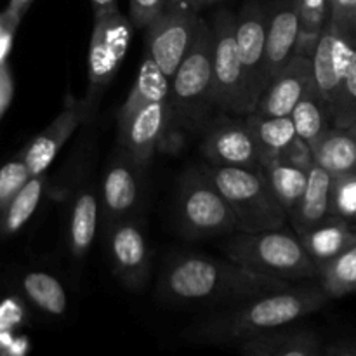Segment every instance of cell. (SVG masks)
Returning <instances> with one entry per match:
<instances>
[{
	"label": "cell",
	"mask_w": 356,
	"mask_h": 356,
	"mask_svg": "<svg viewBox=\"0 0 356 356\" xmlns=\"http://www.w3.org/2000/svg\"><path fill=\"white\" fill-rule=\"evenodd\" d=\"M329 298L318 284L285 287L232 305L226 312L202 320L186 332V339L200 344H238L249 337L291 325L318 312Z\"/></svg>",
	"instance_id": "7a4b0ae2"
},
{
	"label": "cell",
	"mask_w": 356,
	"mask_h": 356,
	"mask_svg": "<svg viewBox=\"0 0 356 356\" xmlns=\"http://www.w3.org/2000/svg\"><path fill=\"white\" fill-rule=\"evenodd\" d=\"M313 86L329 108L332 127L356 124V35L325 23L312 52Z\"/></svg>",
	"instance_id": "277c9868"
},
{
	"label": "cell",
	"mask_w": 356,
	"mask_h": 356,
	"mask_svg": "<svg viewBox=\"0 0 356 356\" xmlns=\"http://www.w3.org/2000/svg\"><path fill=\"white\" fill-rule=\"evenodd\" d=\"M299 40V16L294 0H275L268 9L264 38L263 76L264 87L296 54Z\"/></svg>",
	"instance_id": "2e32d148"
},
{
	"label": "cell",
	"mask_w": 356,
	"mask_h": 356,
	"mask_svg": "<svg viewBox=\"0 0 356 356\" xmlns=\"http://www.w3.org/2000/svg\"><path fill=\"white\" fill-rule=\"evenodd\" d=\"M245 125L256 143L261 167L277 162L282 149L296 136L291 117H261V115L249 113Z\"/></svg>",
	"instance_id": "603a6c76"
},
{
	"label": "cell",
	"mask_w": 356,
	"mask_h": 356,
	"mask_svg": "<svg viewBox=\"0 0 356 356\" xmlns=\"http://www.w3.org/2000/svg\"><path fill=\"white\" fill-rule=\"evenodd\" d=\"M322 356H356L355 344L351 341H337L327 348Z\"/></svg>",
	"instance_id": "60d3db41"
},
{
	"label": "cell",
	"mask_w": 356,
	"mask_h": 356,
	"mask_svg": "<svg viewBox=\"0 0 356 356\" xmlns=\"http://www.w3.org/2000/svg\"><path fill=\"white\" fill-rule=\"evenodd\" d=\"M242 356H322L318 336L308 329H275L240 341Z\"/></svg>",
	"instance_id": "d6986e66"
},
{
	"label": "cell",
	"mask_w": 356,
	"mask_h": 356,
	"mask_svg": "<svg viewBox=\"0 0 356 356\" xmlns=\"http://www.w3.org/2000/svg\"><path fill=\"white\" fill-rule=\"evenodd\" d=\"M329 26L356 35V0H327Z\"/></svg>",
	"instance_id": "836d02e7"
},
{
	"label": "cell",
	"mask_w": 356,
	"mask_h": 356,
	"mask_svg": "<svg viewBox=\"0 0 356 356\" xmlns=\"http://www.w3.org/2000/svg\"><path fill=\"white\" fill-rule=\"evenodd\" d=\"M118 134L124 153L146 165L159 149L169 145V99L143 104L118 120Z\"/></svg>",
	"instance_id": "4fadbf2b"
},
{
	"label": "cell",
	"mask_w": 356,
	"mask_h": 356,
	"mask_svg": "<svg viewBox=\"0 0 356 356\" xmlns=\"http://www.w3.org/2000/svg\"><path fill=\"white\" fill-rule=\"evenodd\" d=\"M261 170H263L264 179H266L270 190L273 191L278 204L284 207L285 214H289L305 191L308 172L282 162L266 163L261 167Z\"/></svg>",
	"instance_id": "f546056e"
},
{
	"label": "cell",
	"mask_w": 356,
	"mask_h": 356,
	"mask_svg": "<svg viewBox=\"0 0 356 356\" xmlns=\"http://www.w3.org/2000/svg\"><path fill=\"white\" fill-rule=\"evenodd\" d=\"M320 287L329 299L350 296L356 289V247L318 266Z\"/></svg>",
	"instance_id": "f1b7e54d"
},
{
	"label": "cell",
	"mask_w": 356,
	"mask_h": 356,
	"mask_svg": "<svg viewBox=\"0 0 356 356\" xmlns=\"http://www.w3.org/2000/svg\"><path fill=\"white\" fill-rule=\"evenodd\" d=\"M299 16V40L296 54L309 56L327 21V0H294Z\"/></svg>",
	"instance_id": "4dcf8cb0"
},
{
	"label": "cell",
	"mask_w": 356,
	"mask_h": 356,
	"mask_svg": "<svg viewBox=\"0 0 356 356\" xmlns=\"http://www.w3.org/2000/svg\"><path fill=\"white\" fill-rule=\"evenodd\" d=\"M169 0H129V21L138 28H146L167 6Z\"/></svg>",
	"instance_id": "d590c367"
},
{
	"label": "cell",
	"mask_w": 356,
	"mask_h": 356,
	"mask_svg": "<svg viewBox=\"0 0 356 356\" xmlns=\"http://www.w3.org/2000/svg\"><path fill=\"white\" fill-rule=\"evenodd\" d=\"M108 256L118 280L132 292H141L152 275V250L134 218L118 219L108 226Z\"/></svg>",
	"instance_id": "8fae6325"
},
{
	"label": "cell",
	"mask_w": 356,
	"mask_h": 356,
	"mask_svg": "<svg viewBox=\"0 0 356 356\" xmlns=\"http://www.w3.org/2000/svg\"><path fill=\"white\" fill-rule=\"evenodd\" d=\"M277 162L287 163V165L296 167V169H301L308 172L313 165H315V160H313L312 146L305 141V139L294 136L292 141L285 146L284 149L278 155Z\"/></svg>",
	"instance_id": "e575fe53"
},
{
	"label": "cell",
	"mask_w": 356,
	"mask_h": 356,
	"mask_svg": "<svg viewBox=\"0 0 356 356\" xmlns=\"http://www.w3.org/2000/svg\"><path fill=\"white\" fill-rule=\"evenodd\" d=\"M21 23V17L9 10H0V63H6L14 44V35Z\"/></svg>",
	"instance_id": "74e56055"
},
{
	"label": "cell",
	"mask_w": 356,
	"mask_h": 356,
	"mask_svg": "<svg viewBox=\"0 0 356 356\" xmlns=\"http://www.w3.org/2000/svg\"><path fill=\"white\" fill-rule=\"evenodd\" d=\"M299 242L318 270L323 263L356 247V235L351 221L337 216H327L318 225L299 236Z\"/></svg>",
	"instance_id": "ffe728a7"
},
{
	"label": "cell",
	"mask_w": 356,
	"mask_h": 356,
	"mask_svg": "<svg viewBox=\"0 0 356 356\" xmlns=\"http://www.w3.org/2000/svg\"><path fill=\"white\" fill-rule=\"evenodd\" d=\"M92 3V10H94V17L103 16V14L113 13L117 10V0H90Z\"/></svg>",
	"instance_id": "b9f144b4"
},
{
	"label": "cell",
	"mask_w": 356,
	"mask_h": 356,
	"mask_svg": "<svg viewBox=\"0 0 356 356\" xmlns=\"http://www.w3.org/2000/svg\"><path fill=\"white\" fill-rule=\"evenodd\" d=\"M177 226L190 240L214 238L236 232V219L232 207L204 169H188L181 177Z\"/></svg>",
	"instance_id": "52a82bcc"
},
{
	"label": "cell",
	"mask_w": 356,
	"mask_h": 356,
	"mask_svg": "<svg viewBox=\"0 0 356 356\" xmlns=\"http://www.w3.org/2000/svg\"><path fill=\"white\" fill-rule=\"evenodd\" d=\"M312 82V58L294 54L280 72L271 76L250 113L261 117H289Z\"/></svg>",
	"instance_id": "5bb4252c"
},
{
	"label": "cell",
	"mask_w": 356,
	"mask_h": 356,
	"mask_svg": "<svg viewBox=\"0 0 356 356\" xmlns=\"http://www.w3.org/2000/svg\"><path fill=\"white\" fill-rule=\"evenodd\" d=\"M285 287L289 282L240 266L228 257L183 254L160 273L156 298L170 306L235 305Z\"/></svg>",
	"instance_id": "6da1fadb"
},
{
	"label": "cell",
	"mask_w": 356,
	"mask_h": 356,
	"mask_svg": "<svg viewBox=\"0 0 356 356\" xmlns=\"http://www.w3.org/2000/svg\"><path fill=\"white\" fill-rule=\"evenodd\" d=\"M14 336H16V334H14L13 330H0V355L9 348V344L13 343Z\"/></svg>",
	"instance_id": "ee69618b"
},
{
	"label": "cell",
	"mask_w": 356,
	"mask_h": 356,
	"mask_svg": "<svg viewBox=\"0 0 356 356\" xmlns=\"http://www.w3.org/2000/svg\"><path fill=\"white\" fill-rule=\"evenodd\" d=\"M291 120L294 125L296 136L305 139L309 146L320 138L325 131L332 127L329 108L325 106L320 96L316 94L315 86L308 87L305 96L298 101L294 110L291 111Z\"/></svg>",
	"instance_id": "484cf974"
},
{
	"label": "cell",
	"mask_w": 356,
	"mask_h": 356,
	"mask_svg": "<svg viewBox=\"0 0 356 356\" xmlns=\"http://www.w3.org/2000/svg\"><path fill=\"white\" fill-rule=\"evenodd\" d=\"M222 252L240 266L285 282L318 277L298 236L284 229L240 233L222 245Z\"/></svg>",
	"instance_id": "8992f818"
},
{
	"label": "cell",
	"mask_w": 356,
	"mask_h": 356,
	"mask_svg": "<svg viewBox=\"0 0 356 356\" xmlns=\"http://www.w3.org/2000/svg\"><path fill=\"white\" fill-rule=\"evenodd\" d=\"M87 118H89V115H87L86 108L82 106V101H76L72 96L66 97L61 113L44 131L38 132L33 141L19 155L31 177L44 174L47 170V167L54 162L56 155L65 146L70 136Z\"/></svg>",
	"instance_id": "9a60e30c"
},
{
	"label": "cell",
	"mask_w": 356,
	"mask_h": 356,
	"mask_svg": "<svg viewBox=\"0 0 356 356\" xmlns=\"http://www.w3.org/2000/svg\"><path fill=\"white\" fill-rule=\"evenodd\" d=\"M313 160L329 174L351 172L356 169L355 129L330 127L312 145Z\"/></svg>",
	"instance_id": "7402d4cb"
},
{
	"label": "cell",
	"mask_w": 356,
	"mask_h": 356,
	"mask_svg": "<svg viewBox=\"0 0 356 356\" xmlns=\"http://www.w3.org/2000/svg\"><path fill=\"white\" fill-rule=\"evenodd\" d=\"M26 165L21 160V156L10 160L6 165L0 167V212L7 207L10 200L16 197L17 191L26 184L30 179Z\"/></svg>",
	"instance_id": "d6a6232c"
},
{
	"label": "cell",
	"mask_w": 356,
	"mask_h": 356,
	"mask_svg": "<svg viewBox=\"0 0 356 356\" xmlns=\"http://www.w3.org/2000/svg\"><path fill=\"white\" fill-rule=\"evenodd\" d=\"M212 35V94L216 108L249 115L245 76L235 40V14L221 9L209 24Z\"/></svg>",
	"instance_id": "9c48e42d"
},
{
	"label": "cell",
	"mask_w": 356,
	"mask_h": 356,
	"mask_svg": "<svg viewBox=\"0 0 356 356\" xmlns=\"http://www.w3.org/2000/svg\"><path fill=\"white\" fill-rule=\"evenodd\" d=\"M14 96V82L10 75L9 63H0V118L9 108L10 101Z\"/></svg>",
	"instance_id": "f35d334b"
},
{
	"label": "cell",
	"mask_w": 356,
	"mask_h": 356,
	"mask_svg": "<svg viewBox=\"0 0 356 356\" xmlns=\"http://www.w3.org/2000/svg\"><path fill=\"white\" fill-rule=\"evenodd\" d=\"M183 2H186L191 9H195L200 13V9H204L205 6H211V3L218 2V0H183Z\"/></svg>",
	"instance_id": "f6af8a7d"
},
{
	"label": "cell",
	"mask_w": 356,
	"mask_h": 356,
	"mask_svg": "<svg viewBox=\"0 0 356 356\" xmlns=\"http://www.w3.org/2000/svg\"><path fill=\"white\" fill-rule=\"evenodd\" d=\"M200 14L183 0H169L146 26V52L155 65L172 76L200 26Z\"/></svg>",
	"instance_id": "30bf717a"
},
{
	"label": "cell",
	"mask_w": 356,
	"mask_h": 356,
	"mask_svg": "<svg viewBox=\"0 0 356 356\" xmlns=\"http://www.w3.org/2000/svg\"><path fill=\"white\" fill-rule=\"evenodd\" d=\"M356 214V172L332 176L329 193V216L353 221Z\"/></svg>",
	"instance_id": "1f68e13d"
},
{
	"label": "cell",
	"mask_w": 356,
	"mask_h": 356,
	"mask_svg": "<svg viewBox=\"0 0 356 356\" xmlns=\"http://www.w3.org/2000/svg\"><path fill=\"white\" fill-rule=\"evenodd\" d=\"M45 172L30 177L23 188L16 193V197L7 204V207L0 212V235H16L33 216L40 204L42 193L45 188Z\"/></svg>",
	"instance_id": "4316f807"
},
{
	"label": "cell",
	"mask_w": 356,
	"mask_h": 356,
	"mask_svg": "<svg viewBox=\"0 0 356 356\" xmlns=\"http://www.w3.org/2000/svg\"><path fill=\"white\" fill-rule=\"evenodd\" d=\"M204 172L232 207L236 232L259 233L284 228L287 214L268 186L263 170L209 163Z\"/></svg>",
	"instance_id": "5b68a950"
},
{
	"label": "cell",
	"mask_w": 356,
	"mask_h": 356,
	"mask_svg": "<svg viewBox=\"0 0 356 356\" xmlns=\"http://www.w3.org/2000/svg\"><path fill=\"white\" fill-rule=\"evenodd\" d=\"M31 3H33V0H9V3H7L6 9L23 19V16L26 14L28 7H30Z\"/></svg>",
	"instance_id": "7bdbcfd3"
},
{
	"label": "cell",
	"mask_w": 356,
	"mask_h": 356,
	"mask_svg": "<svg viewBox=\"0 0 356 356\" xmlns=\"http://www.w3.org/2000/svg\"><path fill=\"white\" fill-rule=\"evenodd\" d=\"M169 76L155 65V61L148 54H145L138 79H136L127 99H125L120 111H118V120H124L125 117L134 113L143 104L169 99Z\"/></svg>",
	"instance_id": "d4e9b609"
},
{
	"label": "cell",
	"mask_w": 356,
	"mask_h": 356,
	"mask_svg": "<svg viewBox=\"0 0 356 356\" xmlns=\"http://www.w3.org/2000/svg\"><path fill=\"white\" fill-rule=\"evenodd\" d=\"M26 306L16 296L0 301V330H16L26 323Z\"/></svg>",
	"instance_id": "8d00e7d4"
},
{
	"label": "cell",
	"mask_w": 356,
	"mask_h": 356,
	"mask_svg": "<svg viewBox=\"0 0 356 356\" xmlns=\"http://www.w3.org/2000/svg\"><path fill=\"white\" fill-rule=\"evenodd\" d=\"M216 108L212 94V35L209 23L200 21L190 49L170 76L169 145H181V131L202 127Z\"/></svg>",
	"instance_id": "3957f363"
},
{
	"label": "cell",
	"mask_w": 356,
	"mask_h": 356,
	"mask_svg": "<svg viewBox=\"0 0 356 356\" xmlns=\"http://www.w3.org/2000/svg\"><path fill=\"white\" fill-rule=\"evenodd\" d=\"M330 181H332V174L323 170L316 163L308 170L305 191L287 214L299 236L305 235L308 229H312L329 216Z\"/></svg>",
	"instance_id": "44dd1931"
},
{
	"label": "cell",
	"mask_w": 356,
	"mask_h": 356,
	"mask_svg": "<svg viewBox=\"0 0 356 356\" xmlns=\"http://www.w3.org/2000/svg\"><path fill=\"white\" fill-rule=\"evenodd\" d=\"M268 7L250 0L235 16V40L245 76V94L250 111L264 90L263 59L266 38Z\"/></svg>",
	"instance_id": "7c38bea8"
},
{
	"label": "cell",
	"mask_w": 356,
	"mask_h": 356,
	"mask_svg": "<svg viewBox=\"0 0 356 356\" xmlns=\"http://www.w3.org/2000/svg\"><path fill=\"white\" fill-rule=\"evenodd\" d=\"M30 353V339L26 336H14L13 343L0 356H28Z\"/></svg>",
	"instance_id": "ab89813d"
},
{
	"label": "cell",
	"mask_w": 356,
	"mask_h": 356,
	"mask_svg": "<svg viewBox=\"0 0 356 356\" xmlns=\"http://www.w3.org/2000/svg\"><path fill=\"white\" fill-rule=\"evenodd\" d=\"M132 37V24L120 10L94 17L92 37L87 61V92L82 101L87 115L96 106L97 99L115 79L124 63Z\"/></svg>",
	"instance_id": "ba28073f"
},
{
	"label": "cell",
	"mask_w": 356,
	"mask_h": 356,
	"mask_svg": "<svg viewBox=\"0 0 356 356\" xmlns=\"http://www.w3.org/2000/svg\"><path fill=\"white\" fill-rule=\"evenodd\" d=\"M24 296L33 306L40 312L52 316H61L68 308V298H66L65 287L52 275L44 271H31L24 275L21 282Z\"/></svg>",
	"instance_id": "83f0119b"
},
{
	"label": "cell",
	"mask_w": 356,
	"mask_h": 356,
	"mask_svg": "<svg viewBox=\"0 0 356 356\" xmlns=\"http://www.w3.org/2000/svg\"><path fill=\"white\" fill-rule=\"evenodd\" d=\"M97 214L99 202L94 190L80 191L73 200L68 229L70 252L75 259H83L92 245L97 228Z\"/></svg>",
	"instance_id": "cb8c5ba5"
},
{
	"label": "cell",
	"mask_w": 356,
	"mask_h": 356,
	"mask_svg": "<svg viewBox=\"0 0 356 356\" xmlns=\"http://www.w3.org/2000/svg\"><path fill=\"white\" fill-rule=\"evenodd\" d=\"M143 167V163L136 162L127 153H122L104 172L101 195L104 216L110 222L131 218L132 212L139 207Z\"/></svg>",
	"instance_id": "e0dca14e"
},
{
	"label": "cell",
	"mask_w": 356,
	"mask_h": 356,
	"mask_svg": "<svg viewBox=\"0 0 356 356\" xmlns=\"http://www.w3.org/2000/svg\"><path fill=\"white\" fill-rule=\"evenodd\" d=\"M202 153L211 165L261 169L256 143L245 122H226L216 125L202 143Z\"/></svg>",
	"instance_id": "ac0fdd59"
}]
</instances>
